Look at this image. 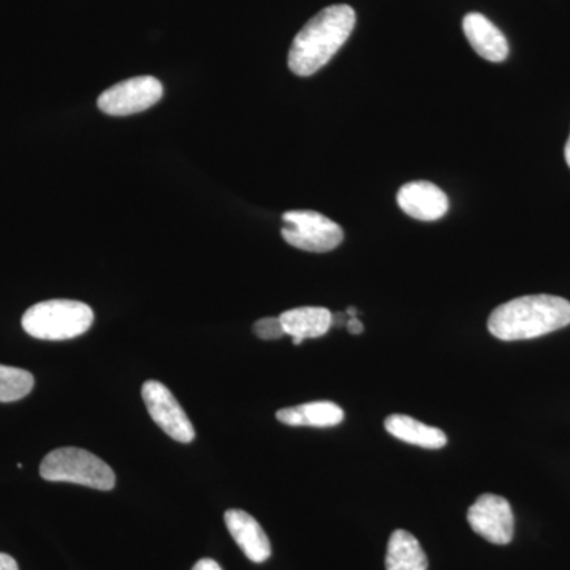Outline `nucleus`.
<instances>
[{
	"label": "nucleus",
	"mask_w": 570,
	"mask_h": 570,
	"mask_svg": "<svg viewBox=\"0 0 570 570\" xmlns=\"http://www.w3.org/2000/svg\"><path fill=\"white\" fill-rule=\"evenodd\" d=\"M356 14L348 6L326 7L296 33L288 51V69L311 77L332 61L354 31Z\"/></svg>",
	"instance_id": "obj_1"
},
{
	"label": "nucleus",
	"mask_w": 570,
	"mask_h": 570,
	"mask_svg": "<svg viewBox=\"0 0 570 570\" xmlns=\"http://www.w3.org/2000/svg\"><path fill=\"white\" fill-rule=\"evenodd\" d=\"M346 326L351 335H362L363 330H365L358 317H348Z\"/></svg>",
	"instance_id": "obj_18"
},
{
	"label": "nucleus",
	"mask_w": 570,
	"mask_h": 570,
	"mask_svg": "<svg viewBox=\"0 0 570 570\" xmlns=\"http://www.w3.org/2000/svg\"><path fill=\"white\" fill-rule=\"evenodd\" d=\"M279 318L285 335L294 337L295 346H299L305 340L326 335L333 326V314L326 307H296L285 311Z\"/></svg>",
	"instance_id": "obj_12"
},
{
	"label": "nucleus",
	"mask_w": 570,
	"mask_h": 570,
	"mask_svg": "<svg viewBox=\"0 0 570 570\" xmlns=\"http://www.w3.org/2000/svg\"><path fill=\"white\" fill-rule=\"evenodd\" d=\"M397 205L407 216L431 223L449 212V197L436 184L414 181L404 184L397 193Z\"/></svg>",
	"instance_id": "obj_9"
},
{
	"label": "nucleus",
	"mask_w": 570,
	"mask_h": 570,
	"mask_svg": "<svg viewBox=\"0 0 570 570\" xmlns=\"http://www.w3.org/2000/svg\"><path fill=\"white\" fill-rule=\"evenodd\" d=\"M464 36L480 58L490 62H502L508 59L509 43L504 33L483 17L482 13H469L463 20Z\"/></svg>",
	"instance_id": "obj_11"
},
{
	"label": "nucleus",
	"mask_w": 570,
	"mask_h": 570,
	"mask_svg": "<svg viewBox=\"0 0 570 570\" xmlns=\"http://www.w3.org/2000/svg\"><path fill=\"white\" fill-rule=\"evenodd\" d=\"M468 521L475 534L494 543L508 546L515 532V519L505 498L485 493L468 510Z\"/></svg>",
	"instance_id": "obj_8"
},
{
	"label": "nucleus",
	"mask_w": 570,
	"mask_h": 570,
	"mask_svg": "<svg viewBox=\"0 0 570 570\" xmlns=\"http://www.w3.org/2000/svg\"><path fill=\"white\" fill-rule=\"evenodd\" d=\"M36 379L20 367L0 365V403H13L32 392Z\"/></svg>",
	"instance_id": "obj_16"
},
{
	"label": "nucleus",
	"mask_w": 570,
	"mask_h": 570,
	"mask_svg": "<svg viewBox=\"0 0 570 570\" xmlns=\"http://www.w3.org/2000/svg\"><path fill=\"white\" fill-rule=\"evenodd\" d=\"M281 235L287 245L317 254L336 249L344 239L343 228L316 212L285 213Z\"/></svg>",
	"instance_id": "obj_5"
},
{
	"label": "nucleus",
	"mask_w": 570,
	"mask_h": 570,
	"mask_svg": "<svg viewBox=\"0 0 570 570\" xmlns=\"http://www.w3.org/2000/svg\"><path fill=\"white\" fill-rule=\"evenodd\" d=\"M193 570H223L220 566L217 564L216 561L209 560V558H204L194 566Z\"/></svg>",
	"instance_id": "obj_19"
},
{
	"label": "nucleus",
	"mask_w": 570,
	"mask_h": 570,
	"mask_svg": "<svg viewBox=\"0 0 570 570\" xmlns=\"http://www.w3.org/2000/svg\"><path fill=\"white\" fill-rule=\"evenodd\" d=\"M254 333L261 340L275 341L285 336L284 326L281 324L279 317H265L255 322Z\"/></svg>",
	"instance_id": "obj_17"
},
{
	"label": "nucleus",
	"mask_w": 570,
	"mask_h": 570,
	"mask_svg": "<svg viewBox=\"0 0 570 570\" xmlns=\"http://www.w3.org/2000/svg\"><path fill=\"white\" fill-rule=\"evenodd\" d=\"M142 401L149 415L165 434L181 444L194 441L195 430L174 393L157 381H146L141 389Z\"/></svg>",
	"instance_id": "obj_7"
},
{
	"label": "nucleus",
	"mask_w": 570,
	"mask_h": 570,
	"mask_svg": "<svg viewBox=\"0 0 570 570\" xmlns=\"http://www.w3.org/2000/svg\"><path fill=\"white\" fill-rule=\"evenodd\" d=\"M564 156H566V163H568L569 168H570V137H569L568 142H566Z\"/></svg>",
	"instance_id": "obj_21"
},
{
	"label": "nucleus",
	"mask_w": 570,
	"mask_h": 570,
	"mask_svg": "<svg viewBox=\"0 0 570 570\" xmlns=\"http://www.w3.org/2000/svg\"><path fill=\"white\" fill-rule=\"evenodd\" d=\"M225 527L246 554L247 560L265 562L272 557V543L264 528L245 510L230 509L225 512Z\"/></svg>",
	"instance_id": "obj_10"
},
{
	"label": "nucleus",
	"mask_w": 570,
	"mask_h": 570,
	"mask_svg": "<svg viewBox=\"0 0 570 570\" xmlns=\"http://www.w3.org/2000/svg\"><path fill=\"white\" fill-rule=\"evenodd\" d=\"M277 420L288 426L332 428L344 420V411L332 401H314L277 411Z\"/></svg>",
	"instance_id": "obj_13"
},
{
	"label": "nucleus",
	"mask_w": 570,
	"mask_h": 570,
	"mask_svg": "<svg viewBox=\"0 0 570 570\" xmlns=\"http://www.w3.org/2000/svg\"><path fill=\"white\" fill-rule=\"evenodd\" d=\"M385 430L393 438L423 449L436 450L445 448V444H448V436H445L444 431L425 425V423L409 417V415H390L385 419Z\"/></svg>",
	"instance_id": "obj_14"
},
{
	"label": "nucleus",
	"mask_w": 570,
	"mask_h": 570,
	"mask_svg": "<svg viewBox=\"0 0 570 570\" xmlns=\"http://www.w3.org/2000/svg\"><path fill=\"white\" fill-rule=\"evenodd\" d=\"M40 475L48 482L77 483L94 490L115 489L112 469L88 450L62 448L52 450L40 464Z\"/></svg>",
	"instance_id": "obj_4"
},
{
	"label": "nucleus",
	"mask_w": 570,
	"mask_h": 570,
	"mask_svg": "<svg viewBox=\"0 0 570 570\" xmlns=\"http://www.w3.org/2000/svg\"><path fill=\"white\" fill-rule=\"evenodd\" d=\"M91 307L75 299H50L37 303L22 316V328L41 341H67L85 335L91 328Z\"/></svg>",
	"instance_id": "obj_3"
},
{
	"label": "nucleus",
	"mask_w": 570,
	"mask_h": 570,
	"mask_svg": "<svg viewBox=\"0 0 570 570\" xmlns=\"http://www.w3.org/2000/svg\"><path fill=\"white\" fill-rule=\"evenodd\" d=\"M346 314L348 317H356L358 316V309L356 307H347Z\"/></svg>",
	"instance_id": "obj_22"
},
{
	"label": "nucleus",
	"mask_w": 570,
	"mask_h": 570,
	"mask_svg": "<svg viewBox=\"0 0 570 570\" xmlns=\"http://www.w3.org/2000/svg\"><path fill=\"white\" fill-rule=\"evenodd\" d=\"M164 96L163 82L154 77H135L111 86L97 100L108 116H130L149 110Z\"/></svg>",
	"instance_id": "obj_6"
},
{
	"label": "nucleus",
	"mask_w": 570,
	"mask_h": 570,
	"mask_svg": "<svg viewBox=\"0 0 570 570\" xmlns=\"http://www.w3.org/2000/svg\"><path fill=\"white\" fill-rule=\"evenodd\" d=\"M385 568L387 570H428L425 551L411 532L397 530L390 535Z\"/></svg>",
	"instance_id": "obj_15"
},
{
	"label": "nucleus",
	"mask_w": 570,
	"mask_h": 570,
	"mask_svg": "<svg viewBox=\"0 0 570 570\" xmlns=\"http://www.w3.org/2000/svg\"><path fill=\"white\" fill-rule=\"evenodd\" d=\"M0 570H20L18 569L17 561L9 554L0 553Z\"/></svg>",
	"instance_id": "obj_20"
},
{
	"label": "nucleus",
	"mask_w": 570,
	"mask_h": 570,
	"mask_svg": "<svg viewBox=\"0 0 570 570\" xmlns=\"http://www.w3.org/2000/svg\"><path fill=\"white\" fill-rule=\"evenodd\" d=\"M570 325V302L554 295H528L498 306L489 318L491 335L527 341Z\"/></svg>",
	"instance_id": "obj_2"
}]
</instances>
